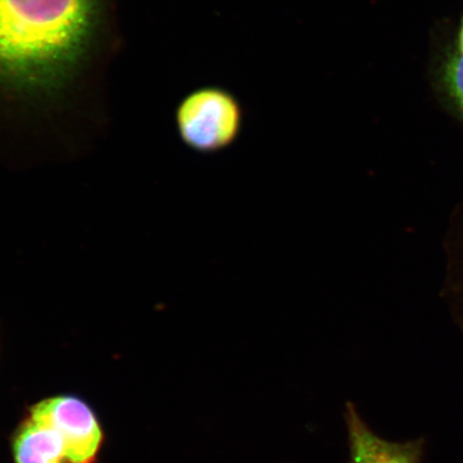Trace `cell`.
<instances>
[{
	"mask_svg": "<svg viewBox=\"0 0 463 463\" xmlns=\"http://www.w3.org/2000/svg\"><path fill=\"white\" fill-rule=\"evenodd\" d=\"M98 0H0V83L34 89L67 73L89 43Z\"/></svg>",
	"mask_w": 463,
	"mask_h": 463,
	"instance_id": "6da1fadb",
	"label": "cell"
},
{
	"mask_svg": "<svg viewBox=\"0 0 463 463\" xmlns=\"http://www.w3.org/2000/svg\"><path fill=\"white\" fill-rule=\"evenodd\" d=\"M179 135L199 153L222 152L239 137L242 125L241 104L233 95L217 87L190 94L176 114Z\"/></svg>",
	"mask_w": 463,
	"mask_h": 463,
	"instance_id": "7a4b0ae2",
	"label": "cell"
},
{
	"mask_svg": "<svg viewBox=\"0 0 463 463\" xmlns=\"http://www.w3.org/2000/svg\"><path fill=\"white\" fill-rule=\"evenodd\" d=\"M31 419L60 434L72 463L94 461L102 442V431L85 402L69 396L46 399L34 405Z\"/></svg>",
	"mask_w": 463,
	"mask_h": 463,
	"instance_id": "3957f363",
	"label": "cell"
},
{
	"mask_svg": "<svg viewBox=\"0 0 463 463\" xmlns=\"http://www.w3.org/2000/svg\"><path fill=\"white\" fill-rule=\"evenodd\" d=\"M344 416L349 442L347 463H422L424 438L407 442L389 441L373 431L351 402L345 403Z\"/></svg>",
	"mask_w": 463,
	"mask_h": 463,
	"instance_id": "277c9868",
	"label": "cell"
},
{
	"mask_svg": "<svg viewBox=\"0 0 463 463\" xmlns=\"http://www.w3.org/2000/svg\"><path fill=\"white\" fill-rule=\"evenodd\" d=\"M14 451L16 463H72L60 434L31 418L17 433Z\"/></svg>",
	"mask_w": 463,
	"mask_h": 463,
	"instance_id": "5b68a950",
	"label": "cell"
},
{
	"mask_svg": "<svg viewBox=\"0 0 463 463\" xmlns=\"http://www.w3.org/2000/svg\"><path fill=\"white\" fill-rule=\"evenodd\" d=\"M445 79L457 104L463 113V57L457 55L449 61L445 71Z\"/></svg>",
	"mask_w": 463,
	"mask_h": 463,
	"instance_id": "8992f818",
	"label": "cell"
},
{
	"mask_svg": "<svg viewBox=\"0 0 463 463\" xmlns=\"http://www.w3.org/2000/svg\"><path fill=\"white\" fill-rule=\"evenodd\" d=\"M459 49H460V55L463 57V23H462L460 36H459Z\"/></svg>",
	"mask_w": 463,
	"mask_h": 463,
	"instance_id": "52a82bcc",
	"label": "cell"
}]
</instances>
